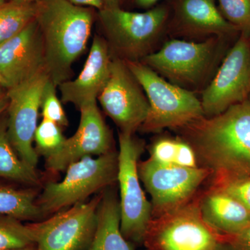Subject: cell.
<instances>
[{"instance_id": "27", "label": "cell", "mask_w": 250, "mask_h": 250, "mask_svg": "<svg viewBox=\"0 0 250 250\" xmlns=\"http://www.w3.org/2000/svg\"><path fill=\"white\" fill-rule=\"evenodd\" d=\"M181 139L161 138L153 143L149 159L163 165L176 166Z\"/></svg>"}, {"instance_id": "38", "label": "cell", "mask_w": 250, "mask_h": 250, "mask_svg": "<svg viewBox=\"0 0 250 250\" xmlns=\"http://www.w3.org/2000/svg\"><path fill=\"white\" fill-rule=\"evenodd\" d=\"M0 83H1V78H0Z\"/></svg>"}, {"instance_id": "15", "label": "cell", "mask_w": 250, "mask_h": 250, "mask_svg": "<svg viewBox=\"0 0 250 250\" xmlns=\"http://www.w3.org/2000/svg\"><path fill=\"white\" fill-rule=\"evenodd\" d=\"M43 42L34 19L18 35L0 45V78L6 90L45 70Z\"/></svg>"}, {"instance_id": "20", "label": "cell", "mask_w": 250, "mask_h": 250, "mask_svg": "<svg viewBox=\"0 0 250 250\" xmlns=\"http://www.w3.org/2000/svg\"><path fill=\"white\" fill-rule=\"evenodd\" d=\"M0 179V215H9L28 221H37L44 216L37 205V193L29 187Z\"/></svg>"}, {"instance_id": "10", "label": "cell", "mask_w": 250, "mask_h": 250, "mask_svg": "<svg viewBox=\"0 0 250 250\" xmlns=\"http://www.w3.org/2000/svg\"><path fill=\"white\" fill-rule=\"evenodd\" d=\"M140 179L152 198V218L191 200L197 189L211 175L209 169L163 165L152 159L139 164Z\"/></svg>"}, {"instance_id": "2", "label": "cell", "mask_w": 250, "mask_h": 250, "mask_svg": "<svg viewBox=\"0 0 250 250\" xmlns=\"http://www.w3.org/2000/svg\"><path fill=\"white\" fill-rule=\"evenodd\" d=\"M35 20L43 42L45 68L57 85L70 80L74 62L91 34V11L67 0H38Z\"/></svg>"}, {"instance_id": "26", "label": "cell", "mask_w": 250, "mask_h": 250, "mask_svg": "<svg viewBox=\"0 0 250 250\" xmlns=\"http://www.w3.org/2000/svg\"><path fill=\"white\" fill-rule=\"evenodd\" d=\"M57 87L49 79L42 92L41 113L43 119L53 122L60 126H65L68 124V121L62 104L57 96Z\"/></svg>"}, {"instance_id": "17", "label": "cell", "mask_w": 250, "mask_h": 250, "mask_svg": "<svg viewBox=\"0 0 250 250\" xmlns=\"http://www.w3.org/2000/svg\"><path fill=\"white\" fill-rule=\"evenodd\" d=\"M199 207L205 223L224 236L236 234L250 224V210L218 188L203 194Z\"/></svg>"}, {"instance_id": "23", "label": "cell", "mask_w": 250, "mask_h": 250, "mask_svg": "<svg viewBox=\"0 0 250 250\" xmlns=\"http://www.w3.org/2000/svg\"><path fill=\"white\" fill-rule=\"evenodd\" d=\"M34 244V235L29 224L22 220L0 215V250L21 249Z\"/></svg>"}, {"instance_id": "24", "label": "cell", "mask_w": 250, "mask_h": 250, "mask_svg": "<svg viewBox=\"0 0 250 250\" xmlns=\"http://www.w3.org/2000/svg\"><path fill=\"white\" fill-rule=\"evenodd\" d=\"M65 139L59 125L43 119L38 125L34 134L36 152L45 158L52 155L62 147Z\"/></svg>"}, {"instance_id": "3", "label": "cell", "mask_w": 250, "mask_h": 250, "mask_svg": "<svg viewBox=\"0 0 250 250\" xmlns=\"http://www.w3.org/2000/svg\"><path fill=\"white\" fill-rule=\"evenodd\" d=\"M125 62L149 102V114L141 126L143 131L180 129L205 117L201 101L191 90L170 83L140 61Z\"/></svg>"}, {"instance_id": "39", "label": "cell", "mask_w": 250, "mask_h": 250, "mask_svg": "<svg viewBox=\"0 0 250 250\" xmlns=\"http://www.w3.org/2000/svg\"><path fill=\"white\" fill-rule=\"evenodd\" d=\"M248 100H249L250 101V95H249V98H248Z\"/></svg>"}, {"instance_id": "31", "label": "cell", "mask_w": 250, "mask_h": 250, "mask_svg": "<svg viewBox=\"0 0 250 250\" xmlns=\"http://www.w3.org/2000/svg\"><path fill=\"white\" fill-rule=\"evenodd\" d=\"M160 0H134L135 3L138 6L144 9L152 7L156 3L159 2Z\"/></svg>"}, {"instance_id": "32", "label": "cell", "mask_w": 250, "mask_h": 250, "mask_svg": "<svg viewBox=\"0 0 250 250\" xmlns=\"http://www.w3.org/2000/svg\"><path fill=\"white\" fill-rule=\"evenodd\" d=\"M9 105V98L6 93L0 96V116L6 111Z\"/></svg>"}, {"instance_id": "4", "label": "cell", "mask_w": 250, "mask_h": 250, "mask_svg": "<svg viewBox=\"0 0 250 250\" xmlns=\"http://www.w3.org/2000/svg\"><path fill=\"white\" fill-rule=\"evenodd\" d=\"M59 182H49L36 200L44 216L55 214L84 202L92 194L107 189L117 182L118 152L87 156L67 167Z\"/></svg>"}, {"instance_id": "5", "label": "cell", "mask_w": 250, "mask_h": 250, "mask_svg": "<svg viewBox=\"0 0 250 250\" xmlns=\"http://www.w3.org/2000/svg\"><path fill=\"white\" fill-rule=\"evenodd\" d=\"M223 235L202 218L199 198L153 218L143 238L146 250H220Z\"/></svg>"}, {"instance_id": "16", "label": "cell", "mask_w": 250, "mask_h": 250, "mask_svg": "<svg viewBox=\"0 0 250 250\" xmlns=\"http://www.w3.org/2000/svg\"><path fill=\"white\" fill-rule=\"evenodd\" d=\"M112 57L105 39L94 38L89 55L83 70L73 80L59 85L63 104H72L79 111L86 105L96 103L109 77Z\"/></svg>"}, {"instance_id": "21", "label": "cell", "mask_w": 250, "mask_h": 250, "mask_svg": "<svg viewBox=\"0 0 250 250\" xmlns=\"http://www.w3.org/2000/svg\"><path fill=\"white\" fill-rule=\"evenodd\" d=\"M0 179L29 187L40 183L36 169L21 159L10 142L6 111L0 116Z\"/></svg>"}, {"instance_id": "22", "label": "cell", "mask_w": 250, "mask_h": 250, "mask_svg": "<svg viewBox=\"0 0 250 250\" xmlns=\"http://www.w3.org/2000/svg\"><path fill=\"white\" fill-rule=\"evenodd\" d=\"M36 1H13L0 6V45L18 35L35 19Z\"/></svg>"}, {"instance_id": "36", "label": "cell", "mask_w": 250, "mask_h": 250, "mask_svg": "<svg viewBox=\"0 0 250 250\" xmlns=\"http://www.w3.org/2000/svg\"><path fill=\"white\" fill-rule=\"evenodd\" d=\"M2 88V85H1V83H0V96H1V95H4V92H3Z\"/></svg>"}, {"instance_id": "11", "label": "cell", "mask_w": 250, "mask_h": 250, "mask_svg": "<svg viewBox=\"0 0 250 250\" xmlns=\"http://www.w3.org/2000/svg\"><path fill=\"white\" fill-rule=\"evenodd\" d=\"M42 70L17 86L7 90V131L10 142L23 161L36 169L39 154L33 147L42 92L49 80Z\"/></svg>"}, {"instance_id": "13", "label": "cell", "mask_w": 250, "mask_h": 250, "mask_svg": "<svg viewBox=\"0 0 250 250\" xmlns=\"http://www.w3.org/2000/svg\"><path fill=\"white\" fill-rule=\"evenodd\" d=\"M250 94V40L242 34L224 59L216 75L204 90L201 101L207 118L218 116Z\"/></svg>"}, {"instance_id": "37", "label": "cell", "mask_w": 250, "mask_h": 250, "mask_svg": "<svg viewBox=\"0 0 250 250\" xmlns=\"http://www.w3.org/2000/svg\"><path fill=\"white\" fill-rule=\"evenodd\" d=\"M4 4V0H0V6H3Z\"/></svg>"}, {"instance_id": "1", "label": "cell", "mask_w": 250, "mask_h": 250, "mask_svg": "<svg viewBox=\"0 0 250 250\" xmlns=\"http://www.w3.org/2000/svg\"><path fill=\"white\" fill-rule=\"evenodd\" d=\"M213 184L250 176V101L236 104L218 116L202 117L180 128Z\"/></svg>"}, {"instance_id": "9", "label": "cell", "mask_w": 250, "mask_h": 250, "mask_svg": "<svg viewBox=\"0 0 250 250\" xmlns=\"http://www.w3.org/2000/svg\"><path fill=\"white\" fill-rule=\"evenodd\" d=\"M103 193L55 213L39 223H30L37 250H86L95 233L98 209Z\"/></svg>"}, {"instance_id": "18", "label": "cell", "mask_w": 250, "mask_h": 250, "mask_svg": "<svg viewBox=\"0 0 250 250\" xmlns=\"http://www.w3.org/2000/svg\"><path fill=\"white\" fill-rule=\"evenodd\" d=\"M176 18L181 29L191 35L215 37L236 30L219 11L214 0H179Z\"/></svg>"}, {"instance_id": "12", "label": "cell", "mask_w": 250, "mask_h": 250, "mask_svg": "<svg viewBox=\"0 0 250 250\" xmlns=\"http://www.w3.org/2000/svg\"><path fill=\"white\" fill-rule=\"evenodd\" d=\"M142 89L125 61L113 57L109 77L98 100L120 132L134 134L147 119L149 104Z\"/></svg>"}, {"instance_id": "34", "label": "cell", "mask_w": 250, "mask_h": 250, "mask_svg": "<svg viewBox=\"0 0 250 250\" xmlns=\"http://www.w3.org/2000/svg\"><path fill=\"white\" fill-rule=\"evenodd\" d=\"M36 250V246H31L27 247V248H21V249H14V250Z\"/></svg>"}, {"instance_id": "35", "label": "cell", "mask_w": 250, "mask_h": 250, "mask_svg": "<svg viewBox=\"0 0 250 250\" xmlns=\"http://www.w3.org/2000/svg\"><path fill=\"white\" fill-rule=\"evenodd\" d=\"M14 1H19V2H24V3H32L36 2L34 0H14Z\"/></svg>"}, {"instance_id": "19", "label": "cell", "mask_w": 250, "mask_h": 250, "mask_svg": "<svg viewBox=\"0 0 250 250\" xmlns=\"http://www.w3.org/2000/svg\"><path fill=\"white\" fill-rule=\"evenodd\" d=\"M86 250H134L121 230V208L114 192H103L95 233Z\"/></svg>"}, {"instance_id": "25", "label": "cell", "mask_w": 250, "mask_h": 250, "mask_svg": "<svg viewBox=\"0 0 250 250\" xmlns=\"http://www.w3.org/2000/svg\"><path fill=\"white\" fill-rule=\"evenodd\" d=\"M222 14L243 34H250V0H218Z\"/></svg>"}, {"instance_id": "29", "label": "cell", "mask_w": 250, "mask_h": 250, "mask_svg": "<svg viewBox=\"0 0 250 250\" xmlns=\"http://www.w3.org/2000/svg\"><path fill=\"white\" fill-rule=\"evenodd\" d=\"M220 250H250V224L236 234L223 235Z\"/></svg>"}, {"instance_id": "8", "label": "cell", "mask_w": 250, "mask_h": 250, "mask_svg": "<svg viewBox=\"0 0 250 250\" xmlns=\"http://www.w3.org/2000/svg\"><path fill=\"white\" fill-rule=\"evenodd\" d=\"M215 39L201 42L172 39L141 62L170 83L189 90L200 84L211 70L217 53Z\"/></svg>"}, {"instance_id": "14", "label": "cell", "mask_w": 250, "mask_h": 250, "mask_svg": "<svg viewBox=\"0 0 250 250\" xmlns=\"http://www.w3.org/2000/svg\"><path fill=\"white\" fill-rule=\"evenodd\" d=\"M80 111V123L75 134L65 139L57 152L46 157V168L51 172H64L69 165L83 158L101 156L113 151L111 134L97 102Z\"/></svg>"}, {"instance_id": "30", "label": "cell", "mask_w": 250, "mask_h": 250, "mask_svg": "<svg viewBox=\"0 0 250 250\" xmlns=\"http://www.w3.org/2000/svg\"><path fill=\"white\" fill-rule=\"evenodd\" d=\"M72 4L80 6H90L100 10L104 8L103 0H67Z\"/></svg>"}, {"instance_id": "6", "label": "cell", "mask_w": 250, "mask_h": 250, "mask_svg": "<svg viewBox=\"0 0 250 250\" xmlns=\"http://www.w3.org/2000/svg\"><path fill=\"white\" fill-rule=\"evenodd\" d=\"M168 16L164 6L145 12H131L119 6L103 8L99 18L110 49L124 61L136 62L149 54L161 34Z\"/></svg>"}, {"instance_id": "33", "label": "cell", "mask_w": 250, "mask_h": 250, "mask_svg": "<svg viewBox=\"0 0 250 250\" xmlns=\"http://www.w3.org/2000/svg\"><path fill=\"white\" fill-rule=\"evenodd\" d=\"M104 8H112L119 6L121 0H103Z\"/></svg>"}, {"instance_id": "28", "label": "cell", "mask_w": 250, "mask_h": 250, "mask_svg": "<svg viewBox=\"0 0 250 250\" xmlns=\"http://www.w3.org/2000/svg\"><path fill=\"white\" fill-rule=\"evenodd\" d=\"M212 187L227 192L250 210V176L213 184Z\"/></svg>"}, {"instance_id": "7", "label": "cell", "mask_w": 250, "mask_h": 250, "mask_svg": "<svg viewBox=\"0 0 250 250\" xmlns=\"http://www.w3.org/2000/svg\"><path fill=\"white\" fill-rule=\"evenodd\" d=\"M118 172L121 230L131 243L143 244L148 225L152 219V207L140 183L139 160L144 143L134 134L119 133Z\"/></svg>"}]
</instances>
